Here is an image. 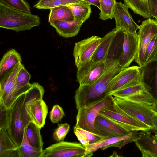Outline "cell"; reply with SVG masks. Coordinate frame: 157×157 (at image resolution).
I'll return each instance as SVG.
<instances>
[{
  "label": "cell",
  "mask_w": 157,
  "mask_h": 157,
  "mask_svg": "<svg viewBox=\"0 0 157 157\" xmlns=\"http://www.w3.org/2000/svg\"><path fill=\"white\" fill-rule=\"evenodd\" d=\"M44 92L42 86L34 82L25 93L21 110L24 128L31 122L41 129L44 125L48 113V106L43 99Z\"/></svg>",
  "instance_id": "obj_1"
},
{
  "label": "cell",
  "mask_w": 157,
  "mask_h": 157,
  "mask_svg": "<svg viewBox=\"0 0 157 157\" xmlns=\"http://www.w3.org/2000/svg\"><path fill=\"white\" fill-rule=\"evenodd\" d=\"M123 69L119 67L104 74L91 85L79 86L74 96L77 111L81 107L101 100L107 96V90L109 82Z\"/></svg>",
  "instance_id": "obj_2"
},
{
  "label": "cell",
  "mask_w": 157,
  "mask_h": 157,
  "mask_svg": "<svg viewBox=\"0 0 157 157\" xmlns=\"http://www.w3.org/2000/svg\"><path fill=\"white\" fill-rule=\"evenodd\" d=\"M39 17L10 8L0 3V27L16 32L39 26Z\"/></svg>",
  "instance_id": "obj_3"
},
{
  "label": "cell",
  "mask_w": 157,
  "mask_h": 157,
  "mask_svg": "<svg viewBox=\"0 0 157 157\" xmlns=\"http://www.w3.org/2000/svg\"><path fill=\"white\" fill-rule=\"evenodd\" d=\"M113 107L117 111L123 112L137 119L154 130V117L155 113L152 106L131 101L112 95Z\"/></svg>",
  "instance_id": "obj_4"
},
{
  "label": "cell",
  "mask_w": 157,
  "mask_h": 157,
  "mask_svg": "<svg viewBox=\"0 0 157 157\" xmlns=\"http://www.w3.org/2000/svg\"><path fill=\"white\" fill-rule=\"evenodd\" d=\"M111 95L83 106L78 110L75 126L98 134L94 127L96 118L100 112L113 105Z\"/></svg>",
  "instance_id": "obj_5"
},
{
  "label": "cell",
  "mask_w": 157,
  "mask_h": 157,
  "mask_svg": "<svg viewBox=\"0 0 157 157\" xmlns=\"http://www.w3.org/2000/svg\"><path fill=\"white\" fill-rule=\"evenodd\" d=\"M23 65L19 62L12 71L0 80V109H8L18 98L26 93L19 89L17 79L19 72Z\"/></svg>",
  "instance_id": "obj_6"
},
{
  "label": "cell",
  "mask_w": 157,
  "mask_h": 157,
  "mask_svg": "<svg viewBox=\"0 0 157 157\" xmlns=\"http://www.w3.org/2000/svg\"><path fill=\"white\" fill-rule=\"evenodd\" d=\"M25 94L19 96L11 107L6 110V120L2 128L6 129L18 147L21 143L24 131L21 110Z\"/></svg>",
  "instance_id": "obj_7"
},
{
  "label": "cell",
  "mask_w": 157,
  "mask_h": 157,
  "mask_svg": "<svg viewBox=\"0 0 157 157\" xmlns=\"http://www.w3.org/2000/svg\"><path fill=\"white\" fill-rule=\"evenodd\" d=\"M113 105L101 111L99 114L130 132L139 131L147 132L151 129L149 127L142 122L125 113L117 111L114 109Z\"/></svg>",
  "instance_id": "obj_8"
},
{
  "label": "cell",
  "mask_w": 157,
  "mask_h": 157,
  "mask_svg": "<svg viewBox=\"0 0 157 157\" xmlns=\"http://www.w3.org/2000/svg\"><path fill=\"white\" fill-rule=\"evenodd\" d=\"M138 29V48L134 60L139 66L142 67L145 64L147 48L153 38L157 35V21L149 18L142 22Z\"/></svg>",
  "instance_id": "obj_9"
},
{
  "label": "cell",
  "mask_w": 157,
  "mask_h": 157,
  "mask_svg": "<svg viewBox=\"0 0 157 157\" xmlns=\"http://www.w3.org/2000/svg\"><path fill=\"white\" fill-rule=\"evenodd\" d=\"M85 150L81 143L61 141L43 150L40 157H83Z\"/></svg>",
  "instance_id": "obj_10"
},
{
  "label": "cell",
  "mask_w": 157,
  "mask_h": 157,
  "mask_svg": "<svg viewBox=\"0 0 157 157\" xmlns=\"http://www.w3.org/2000/svg\"><path fill=\"white\" fill-rule=\"evenodd\" d=\"M101 40L102 38L93 35L75 43L73 56L77 69L91 59Z\"/></svg>",
  "instance_id": "obj_11"
},
{
  "label": "cell",
  "mask_w": 157,
  "mask_h": 157,
  "mask_svg": "<svg viewBox=\"0 0 157 157\" xmlns=\"http://www.w3.org/2000/svg\"><path fill=\"white\" fill-rule=\"evenodd\" d=\"M105 62H97L91 59L78 69L77 81L80 86L91 85L104 74Z\"/></svg>",
  "instance_id": "obj_12"
},
{
  "label": "cell",
  "mask_w": 157,
  "mask_h": 157,
  "mask_svg": "<svg viewBox=\"0 0 157 157\" xmlns=\"http://www.w3.org/2000/svg\"><path fill=\"white\" fill-rule=\"evenodd\" d=\"M128 8L125 4L116 2L113 10V17L115 19L116 25L115 28L136 34V31L139 26L134 21Z\"/></svg>",
  "instance_id": "obj_13"
},
{
  "label": "cell",
  "mask_w": 157,
  "mask_h": 157,
  "mask_svg": "<svg viewBox=\"0 0 157 157\" xmlns=\"http://www.w3.org/2000/svg\"><path fill=\"white\" fill-rule=\"evenodd\" d=\"M117 30L105 62L104 74L119 67V62L123 53L124 31L121 29Z\"/></svg>",
  "instance_id": "obj_14"
},
{
  "label": "cell",
  "mask_w": 157,
  "mask_h": 157,
  "mask_svg": "<svg viewBox=\"0 0 157 157\" xmlns=\"http://www.w3.org/2000/svg\"><path fill=\"white\" fill-rule=\"evenodd\" d=\"M141 67L133 66L123 68L115 75L109 83L106 95H110L129 82L142 73Z\"/></svg>",
  "instance_id": "obj_15"
},
{
  "label": "cell",
  "mask_w": 157,
  "mask_h": 157,
  "mask_svg": "<svg viewBox=\"0 0 157 157\" xmlns=\"http://www.w3.org/2000/svg\"><path fill=\"white\" fill-rule=\"evenodd\" d=\"M138 48L137 33H131L124 31L123 45V53L119 65L121 68H125L129 67L135 60Z\"/></svg>",
  "instance_id": "obj_16"
},
{
  "label": "cell",
  "mask_w": 157,
  "mask_h": 157,
  "mask_svg": "<svg viewBox=\"0 0 157 157\" xmlns=\"http://www.w3.org/2000/svg\"><path fill=\"white\" fill-rule=\"evenodd\" d=\"M94 127L99 135L107 138L125 136L131 132L99 114L96 118Z\"/></svg>",
  "instance_id": "obj_17"
},
{
  "label": "cell",
  "mask_w": 157,
  "mask_h": 157,
  "mask_svg": "<svg viewBox=\"0 0 157 157\" xmlns=\"http://www.w3.org/2000/svg\"><path fill=\"white\" fill-rule=\"evenodd\" d=\"M148 132L138 133L134 142L143 157H157V139Z\"/></svg>",
  "instance_id": "obj_18"
},
{
  "label": "cell",
  "mask_w": 157,
  "mask_h": 157,
  "mask_svg": "<svg viewBox=\"0 0 157 157\" xmlns=\"http://www.w3.org/2000/svg\"><path fill=\"white\" fill-rule=\"evenodd\" d=\"M83 23L82 21L76 20L66 21L56 20L49 22L60 36L65 38L72 37L77 35Z\"/></svg>",
  "instance_id": "obj_19"
},
{
  "label": "cell",
  "mask_w": 157,
  "mask_h": 157,
  "mask_svg": "<svg viewBox=\"0 0 157 157\" xmlns=\"http://www.w3.org/2000/svg\"><path fill=\"white\" fill-rule=\"evenodd\" d=\"M147 90H151V88L144 81L143 70L142 73L139 76L110 95L120 98H124L141 91Z\"/></svg>",
  "instance_id": "obj_20"
},
{
  "label": "cell",
  "mask_w": 157,
  "mask_h": 157,
  "mask_svg": "<svg viewBox=\"0 0 157 157\" xmlns=\"http://www.w3.org/2000/svg\"><path fill=\"white\" fill-rule=\"evenodd\" d=\"M132 134V131L125 136L107 138L98 142L89 144L85 147L83 157L92 156L93 153L99 149L104 150L110 147H118L123 141L131 137Z\"/></svg>",
  "instance_id": "obj_21"
},
{
  "label": "cell",
  "mask_w": 157,
  "mask_h": 157,
  "mask_svg": "<svg viewBox=\"0 0 157 157\" xmlns=\"http://www.w3.org/2000/svg\"><path fill=\"white\" fill-rule=\"evenodd\" d=\"M20 54L14 48L8 51L3 56L0 62V80L10 72L15 66L21 63Z\"/></svg>",
  "instance_id": "obj_22"
},
{
  "label": "cell",
  "mask_w": 157,
  "mask_h": 157,
  "mask_svg": "<svg viewBox=\"0 0 157 157\" xmlns=\"http://www.w3.org/2000/svg\"><path fill=\"white\" fill-rule=\"evenodd\" d=\"M0 157H19L18 146L4 128L0 129Z\"/></svg>",
  "instance_id": "obj_23"
},
{
  "label": "cell",
  "mask_w": 157,
  "mask_h": 157,
  "mask_svg": "<svg viewBox=\"0 0 157 157\" xmlns=\"http://www.w3.org/2000/svg\"><path fill=\"white\" fill-rule=\"evenodd\" d=\"M117 30L114 28L102 38L101 42L97 48L91 59L97 62H105Z\"/></svg>",
  "instance_id": "obj_24"
},
{
  "label": "cell",
  "mask_w": 157,
  "mask_h": 157,
  "mask_svg": "<svg viewBox=\"0 0 157 157\" xmlns=\"http://www.w3.org/2000/svg\"><path fill=\"white\" fill-rule=\"evenodd\" d=\"M67 6L71 11L75 20L82 21L83 23L89 18L91 13L90 4L83 0L72 3Z\"/></svg>",
  "instance_id": "obj_25"
},
{
  "label": "cell",
  "mask_w": 157,
  "mask_h": 157,
  "mask_svg": "<svg viewBox=\"0 0 157 157\" xmlns=\"http://www.w3.org/2000/svg\"><path fill=\"white\" fill-rule=\"evenodd\" d=\"M40 129L34 123L31 122L27 127L26 134L27 140L30 144L33 147L42 151L44 143L40 133Z\"/></svg>",
  "instance_id": "obj_26"
},
{
  "label": "cell",
  "mask_w": 157,
  "mask_h": 157,
  "mask_svg": "<svg viewBox=\"0 0 157 157\" xmlns=\"http://www.w3.org/2000/svg\"><path fill=\"white\" fill-rule=\"evenodd\" d=\"M128 8L145 18L153 17L149 8V0H124Z\"/></svg>",
  "instance_id": "obj_27"
},
{
  "label": "cell",
  "mask_w": 157,
  "mask_h": 157,
  "mask_svg": "<svg viewBox=\"0 0 157 157\" xmlns=\"http://www.w3.org/2000/svg\"><path fill=\"white\" fill-rule=\"evenodd\" d=\"M48 22L53 20L71 21L75 20L73 15L67 6H59L50 9Z\"/></svg>",
  "instance_id": "obj_28"
},
{
  "label": "cell",
  "mask_w": 157,
  "mask_h": 157,
  "mask_svg": "<svg viewBox=\"0 0 157 157\" xmlns=\"http://www.w3.org/2000/svg\"><path fill=\"white\" fill-rule=\"evenodd\" d=\"M27 126L24 128L23 140L18 147L19 157H40L42 151L33 147L29 143L26 136Z\"/></svg>",
  "instance_id": "obj_29"
},
{
  "label": "cell",
  "mask_w": 157,
  "mask_h": 157,
  "mask_svg": "<svg viewBox=\"0 0 157 157\" xmlns=\"http://www.w3.org/2000/svg\"><path fill=\"white\" fill-rule=\"evenodd\" d=\"M100 4V12L99 18L104 21L112 19L113 10L116 0H99Z\"/></svg>",
  "instance_id": "obj_30"
},
{
  "label": "cell",
  "mask_w": 157,
  "mask_h": 157,
  "mask_svg": "<svg viewBox=\"0 0 157 157\" xmlns=\"http://www.w3.org/2000/svg\"><path fill=\"white\" fill-rule=\"evenodd\" d=\"M31 77V75L23 65L20 69L17 78V84L18 88L26 91H28L32 86V84L29 82Z\"/></svg>",
  "instance_id": "obj_31"
},
{
  "label": "cell",
  "mask_w": 157,
  "mask_h": 157,
  "mask_svg": "<svg viewBox=\"0 0 157 157\" xmlns=\"http://www.w3.org/2000/svg\"><path fill=\"white\" fill-rule=\"evenodd\" d=\"M157 65V61H155L141 67L143 70L144 81L150 88L154 80Z\"/></svg>",
  "instance_id": "obj_32"
},
{
  "label": "cell",
  "mask_w": 157,
  "mask_h": 157,
  "mask_svg": "<svg viewBox=\"0 0 157 157\" xmlns=\"http://www.w3.org/2000/svg\"><path fill=\"white\" fill-rule=\"evenodd\" d=\"M144 58V66L152 62L157 61V35L153 38L147 46Z\"/></svg>",
  "instance_id": "obj_33"
},
{
  "label": "cell",
  "mask_w": 157,
  "mask_h": 157,
  "mask_svg": "<svg viewBox=\"0 0 157 157\" xmlns=\"http://www.w3.org/2000/svg\"><path fill=\"white\" fill-rule=\"evenodd\" d=\"M0 3L12 8L31 13L29 4L25 0H0Z\"/></svg>",
  "instance_id": "obj_34"
},
{
  "label": "cell",
  "mask_w": 157,
  "mask_h": 157,
  "mask_svg": "<svg viewBox=\"0 0 157 157\" xmlns=\"http://www.w3.org/2000/svg\"><path fill=\"white\" fill-rule=\"evenodd\" d=\"M83 0H53L42 4L33 6L34 7L38 9H51L59 6H67Z\"/></svg>",
  "instance_id": "obj_35"
},
{
  "label": "cell",
  "mask_w": 157,
  "mask_h": 157,
  "mask_svg": "<svg viewBox=\"0 0 157 157\" xmlns=\"http://www.w3.org/2000/svg\"><path fill=\"white\" fill-rule=\"evenodd\" d=\"M70 128V125L67 123L58 124L57 127L54 131L53 137L57 142L63 141Z\"/></svg>",
  "instance_id": "obj_36"
},
{
  "label": "cell",
  "mask_w": 157,
  "mask_h": 157,
  "mask_svg": "<svg viewBox=\"0 0 157 157\" xmlns=\"http://www.w3.org/2000/svg\"><path fill=\"white\" fill-rule=\"evenodd\" d=\"M64 115L65 113L63 109L58 104L53 106L49 113L50 119L53 123H58Z\"/></svg>",
  "instance_id": "obj_37"
},
{
  "label": "cell",
  "mask_w": 157,
  "mask_h": 157,
  "mask_svg": "<svg viewBox=\"0 0 157 157\" xmlns=\"http://www.w3.org/2000/svg\"><path fill=\"white\" fill-rule=\"evenodd\" d=\"M75 127L84 136L89 144L96 143L107 138L105 137L80 128Z\"/></svg>",
  "instance_id": "obj_38"
},
{
  "label": "cell",
  "mask_w": 157,
  "mask_h": 157,
  "mask_svg": "<svg viewBox=\"0 0 157 157\" xmlns=\"http://www.w3.org/2000/svg\"><path fill=\"white\" fill-rule=\"evenodd\" d=\"M149 5L151 15L157 21V0H149Z\"/></svg>",
  "instance_id": "obj_39"
},
{
  "label": "cell",
  "mask_w": 157,
  "mask_h": 157,
  "mask_svg": "<svg viewBox=\"0 0 157 157\" xmlns=\"http://www.w3.org/2000/svg\"><path fill=\"white\" fill-rule=\"evenodd\" d=\"M73 131L74 134L78 140L85 148L87 145L89 144L84 136L77 129L75 126L74 127Z\"/></svg>",
  "instance_id": "obj_40"
},
{
  "label": "cell",
  "mask_w": 157,
  "mask_h": 157,
  "mask_svg": "<svg viewBox=\"0 0 157 157\" xmlns=\"http://www.w3.org/2000/svg\"><path fill=\"white\" fill-rule=\"evenodd\" d=\"M151 88L154 100L155 101H157V65L154 80Z\"/></svg>",
  "instance_id": "obj_41"
},
{
  "label": "cell",
  "mask_w": 157,
  "mask_h": 157,
  "mask_svg": "<svg viewBox=\"0 0 157 157\" xmlns=\"http://www.w3.org/2000/svg\"><path fill=\"white\" fill-rule=\"evenodd\" d=\"M84 1L90 4V5H94L99 9H100V4L99 0H83Z\"/></svg>",
  "instance_id": "obj_42"
},
{
  "label": "cell",
  "mask_w": 157,
  "mask_h": 157,
  "mask_svg": "<svg viewBox=\"0 0 157 157\" xmlns=\"http://www.w3.org/2000/svg\"><path fill=\"white\" fill-rule=\"evenodd\" d=\"M154 125L155 126L154 131L157 132V114L155 113L154 117Z\"/></svg>",
  "instance_id": "obj_43"
},
{
  "label": "cell",
  "mask_w": 157,
  "mask_h": 157,
  "mask_svg": "<svg viewBox=\"0 0 157 157\" xmlns=\"http://www.w3.org/2000/svg\"><path fill=\"white\" fill-rule=\"evenodd\" d=\"M151 109L155 113L157 114V101L155 102L152 106Z\"/></svg>",
  "instance_id": "obj_44"
},
{
  "label": "cell",
  "mask_w": 157,
  "mask_h": 157,
  "mask_svg": "<svg viewBox=\"0 0 157 157\" xmlns=\"http://www.w3.org/2000/svg\"><path fill=\"white\" fill-rule=\"evenodd\" d=\"M53 0H39L37 3L35 4L36 5H38L46 2Z\"/></svg>",
  "instance_id": "obj_45"
},
{
  "label": "cell",
  "mask_w": 157,
  "mask_h": 157,
  "mask_svg": "<svg viewBox=\"0 0 157 157\" xmlns=\"http://www.w3.org/2000/svg\"><path fill=\"white\" fill-rule=\"evenodd\" d=\"M155 134L154 135L155 137H156V138L157 139V132H155Z\"/></svg>",
  "instance_id": "obj_46"
}]
</instances>
